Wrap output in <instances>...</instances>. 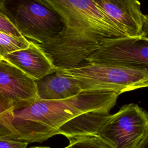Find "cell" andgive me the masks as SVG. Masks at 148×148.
Returning <instances> with one entry per match:
<instances>
[{
  "label": "cell",
  "instance_id": "obj_11",
  "mask_svg": "<svg viewBox=\"0 0 148 148\" xmlns=\"http://www.w3.org/2000/svg\"><path fill=\"white\" fill-rule=\"evenodd\" d=\"M110 116L109 111L104 110L84 113L62 125L58 130V134L66 136L69 142L84 137L95 136Z\"/></svg>",
  "mask_w": 148,
  "mask_h": 148
},
{
  "label": "cell",
  "instance_id": "obj_8",
  "mask_svg": "<svg viewBox=\"0 0 148 148\" xmlns=\"http://www.w3.org/2000/svg\"><path fill=\"white\" fill-rule=\"evenodd\" d=\"M104 14L125 36L139 37L142 34L145 15L140 3L136 0H95Z\"/></svg>",
  "mask_w": 148,
  "mask_h": 148
},
{
  "label": "cell",
  "instance_id": "obj_2",
  "mask_svg": "<svg viewBox=\"0 0 148 148\" xmlns=\"http://www.w3.org/2000/svg\"><path fill=\"white\" fill-rule=\"evenodd\" d=\"M119 95L109 90H91L61 100L37 98L29 105L14 110L4 137L28 143L42 142L58 134L62 125L82 114L100 110L110 112Z\"/></svg>",
  "mask_w": 148,
  "mask_h": 148
},
{
  "label": "cell",
  "instance_id": "obj_9",
  "mask_svg": "<svg viewBox=\"0 0 148 148\" xmlns=\"http://www.w3.org/2000/svg\"><path fill=\"white\" fill-rule=\"evenodd\" d=\"M2 60L13 65L34 80H40L56 71L45 53L31 40L28 47L12 52Z\"/></svg>",
  "mask_w": 148,
  "mask_h": 148
},
{
  "label": "cell",
  "instance_id": "obj_7",
  "mask_svg": "<svg viewBox=\"0 0 148 148\" xmlns=\"http://www.w3.org/2000/svg\"><path fill=\"white\" fill-rule=\"evenodd\" d=\"M35 80L5 60H0V102L14 110L26 107L37 99Z\"/></svg>",
  "mask_w": 148,
  "mask_h": 148
},
{
  "label": "cell",
  "instance_id": "obj_5",
  "mask_svg": "<svg viewBox=\"0 0 148 148\" xmlns=\"http://www.w3.org/2000/svg\"><path fill=\"white\" fill-rule=\"evenodd\" d=\"M148 130V113L136 104L110 114L95 136L113 148H136Z\"/></svg>",
  "mask_w": 148,
  "mask_h": 148
},
{
  "label": "cell",
  "instance_id": "obj_4",
  "mask_svg": "<svg viewBox=\"0 0 148 148\" xmlns=\"http://www.w3.org/2000/svg\"><path fill=\"white\" fill-rule=\"evenodd\" d=\"M2 2L21 35L34 43H43L63 28L61 17L45 0Z\"/></svg>",
  "mask_w": 148,
  "mask_h": 148
},
{
  "label": "cell",
  "instance_id": "obj_12",
  "mask_svg": "<svg viewBox=\"0 0 148 148\" xmlns=\"http://www.w3.org/2000/svg\"><path fill=\"white\" fill-rule=\"evenodd\" d=\"M29 45V40L24 36H14L0 32V60L12 52L26 49Z\"/></svg>",
  "mask_w": 148,
  "mask_h": 148
},
{
  "label": "cell",
  "instance_id": "obj_1",
  "mask_svg": "<svg viewBox=\"0 0 148 148\" xmlns=\"http://www.w3.org/2000/svg\"><path fill=\"white\" fill-rule=\"evenodd\" d=\"M45 1L59 14L64 26L59 34L36 45L56 71L85 65L86 59L105 40L125 37L101 11L95 0Z\"/></svg>",
  "mask_w": 148,
  "mask_h": 148
},
{
  "label": "cell",
  "instance_id": "obj_10",
  "mask_svg": "<svg viewBox=\"0 0 148 148\" xmlns=\"http://www.w3.org/2000/svg\"><path fill=\"white\" fill-rule=\"evenodd\" d=\"M35 82L38 98L43 100L65 99L82 92L74 79L57 71Z\"/></svg>",
  "mask_w": 148,
  "mask_h": 148
},
{
  "label": "cell",
  "instance_id": "obj_13",
  "mask_svg": "<svg viewBox=\"0 0 148 148\" xmlns=\"http://www.w3.org/2000/svg\"><path fill=\"white\" fill-rule=\"evenodd\" d=\"M0 32L14 36H23L14 24L2 1H0Z\"/></svg>",
  "mask_w": 148,
  "mask_h": 148
},
{
  "label": "cell",
  "instance_id": "obj_15",
  "mask_svg": "<svg viewBox=\"0 0 148 148\" xmlns=\"http://www.w3.org/2000/svg\"><path fill=\"white\" fill-rule=\"evenodd\" d=\"M28 143L0 136V148H27Z\"/></svg>",
  "mask_w": 148,
  "mask_h": 148
},
{
  "label": "cell",
  "instance_id": "obj_14",
  "mask_svg": "<svg viewBox=\"0 0 148 148\" xmlns=\"http://www.w3.org/2000/svg\"><path fill=\"white\" fill-rule=\"evenodd\" d=\"M65 148H113L96 136H88L69 142Z\"/></svg>",
  "mask_w": 148,
  "mask_h": 148
},
{
  "label": "cell",
  "instance_id": "obj_6",
  "mask_svg": "<svg viewBox=\"0 0 148 148\" xmlns=\"http://www.w3.org/2000/svg\"><path fill=\"white\" fill-rule=\"evenodd\" d=\"M86 62L148 71V39L142 36L106 39L86 59Z\"/></svg>",
  "mask_w": 148,
  "mask_h": 148
},
{
  "label": "cell",
  "instance_id": "obj_3",
  "mask_svg": "<svg viewBox=\"0 0 148 148\" xmlns=\"http://www.w3.org/2000/svg\"><path fill=\"white\" fill-rule=\"evenodd\" d=\"M74 79L82 91L109 90L119 95L148 87V71L123 66L94 64L56 71Z\"/></svg>",
  "mask_w": 148,
  "mask_h": 148
},
{
  "label": "cell",
  "instance_id": "obj_17",
  "mask_svg": "<svg viewBox=\"0 0 148 148\" xmlns=\"http://www.w3.org/2000/svg\"><path fill=\"white\" fill-rule=\"evenodd\" d=\"M136 148H148V130Z\"/></svg>",
  "mask_w": 148,
  "mask_h": 148
},
{
  "label": "cell",
  "instance_id": "obj_16",
  "mask_svg": "<svg viewBox=\"0 0 148 148\" xmlns=\"http://www.w3.org/2000/svg\"><path fill=\"white\" fill-rule=\"evenodd\" d=\"M142 37L148 39V15H145V21L142 28Z\"/></svg>",
  "mask_w": 148,
  "mask_h": 148
},
{
  "label": "cell",
  "instance_id": "obj_18",
  "mask_svg": "<svg viewBox=\"0 0 148 148\" xmlns=\"http://www.w3.org/2000/svg\"><path fill=\"white\" fill-rule=\"evenodd\" d=\"M30 148H50L48 147H31Z\"/></svg>",
  "mask_w": 148,
  "mask_h": 148
}]
</instances>
